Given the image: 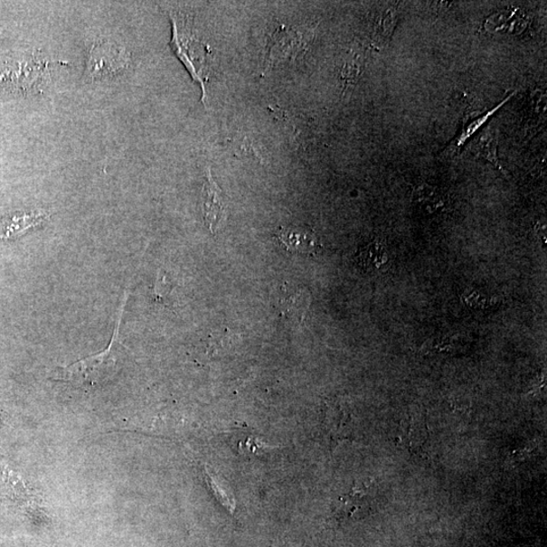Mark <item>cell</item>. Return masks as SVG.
Wrapping results in <instances>:
<instances>
[{"label":"cell","mask_w":547,"mask_h":547,"mask_svg":"<svg viewBox=\"0 0 547 547\" xmlns=\"http://www.w3.org/2000/svg\"><path fill=\"white\" fill-rule=\"evenodd\" d=\"M168 15L173 26V36L170 43L173 52L186 66L193 80L200 83L205 104L206 84L212 72V52L209 46L201 39L193 16L186 12L171 8Z\"/></svg>","instance_id":"cell-1"},{"label":"cell","mask_w":547,"mask_h":547,"mask_svg":"<svg viewBox=\"0 0 547 547\" xmlns=\"http://www.w3.org/2000/svg\"><path fill=\"white\" fill-rule=\"evenodd\" d=\"M224 193L212 178V172L206 171L203 187V215L208 230L215 233L226 215Z\"/></svg>","instance_id":"cell-7"},{"label":"cell","mask_w":547,"mask_h":547,"mask_svg":"<svg viewBox=\"0 0 547 547\" xmlns=\"http://www.w3.org/2000/svg\"><path fill=\"white\" fill-rule=\"evenodd\" d=\"M323 425L333 441L347 439L352 433L353 416L350 406L342 400H333L325 403Z\"/></svg>","instance_id":"cell-6"},{"label":"cell","mask_w":547,"mask_h":547,"mask_svg":"<svg viewBox=\"0 0 547 547\" xmlns=\"http://www.w3.org/2000/svg\"><path fill=\"white\" fill-rule=\"evenodd\" d=\"M54 65H69L27 55L0 61V90L30 95L43 92Z\"/></svg>","instance_id":"cell-3"},{"label":"cell","mask_w":547,"mask_h":547,"mask_svg":"<svg viewBox=\"0 0 547 547\" xmlns=\"http://www.w3.org/2000/svg\"><path fill=\"white\" fill-rule=\"evenodd\" d=\"M129 55L115 42L100 40L91 46L84 71V78L100 80L118 77L129 66Z\"/></svg>","instance_id":"cell-4"},{"label":"cell","mask_w":547,"mask_h":547,"mask_svg":"<svg viewBox=\"0 0 547 547\" xmlns=\"http://www.w3.org/2000/svg\"><path fill=\"white\" fill-rule=\"evenodd\" d=\"M313 37V33L308 30L285 26L278 28L269 41L265 73L278 64L297 61L301 54L307 52Z\"/></svg>","instance_id":"cell-5"},{"label":"cell","mask_w":547,"mask_h":547,"mask_svg":"<svg viewBox=\"0 0 547 547\" xmlns=\"http://www.w3.org/2000/svg\"><path fill=\"white\" fill-rule=\"evenodd\" d=\"M366 491L362 490L359 486H353V489L346 495L341 496L336 504L335 517L338 520H346L354 516L362 507H363Z\"/></svg>","instance_id":"cell-17"},{"label":"cell","mask_w":547,"mask_h":547,"mask_svg":"<svg viewBox=\"0 0 547 547\" xmlns=\"http://www.w3.org/2000/svg\"><path fill=\"white\" fill-rule=\"evenodd\" d=\"M452 350V344L448 339H431L428 340L424 344L420 352L424 355H434L439 354L443 352H450Z\"/></svg>","instance_id":"cell-19"},{"label":"cell","mask_w":547,"mask_h":547,"mask_svg":"<svg viewBox=\"0 0 547 547\" xmlns=\"http://www.w3.org/2000/svg\"><path fill=\"white\" fill-rule=\"evenodd\" d=\"M309 305V297L305 289H293L285 283L281 288L278 308L280 315L289 321L300 322L305 316Z\"/></svg>","instance_id":"cell-10"},{"label":"cell","mask_w":547,"mask_h":547,"mask_svg":"<svg viewBox=\"0 0 547 547\" xmlns=\"http://www.w3.org/2000/svg\"><path fill=\"white\" fill-rule=\"evenodd\" d=\"M363 54L358 52V50H351L347 57L344 58L341 67V77L344 89L355 86L362 71H363Z\"/></svg>","instance_id":"cell-18"},{"label":"cell","mask_w":547,"mask_h":547,"mask_svg":"<svg viewBox=\"0 0 547 547\" xmlns=\"http://www.w3.org/2000/svg\"><path fill=\"white\" fill-rule=\"evenodd\" d=\"M277 237L281 245L292 252L315 256L323 248L314 231L301 227H282Z\"/></svg>","instance_id":"cell-8"},{"label":"cell","mask_w":547,"mask_h":547,"mask_svg":"<svg viewBox=\"0 0 547 547\" xmlns=\"http://www.w3.org/2000/svg\"><path fill=\"white\" fill-rule=\"evenodd\" d=\"M242 448H246L247 451H250V453H256L257 450L259 451V449L268 448H266L265 444L259 443V441L254 439H249L247 443L242 445Z\"/></svg>","instance_id":"cell-21"},{"label":"cell","mask_w":547,"mask_h":547,"mask_svg":"<svg viewBox=\"0 0 547 547\" xmlns=\"http://www.w3.org/2000/svg\"><path fill=\"white\" fill-rule=\"evenodd\" d=\"M399 441L410 450L418 451L428 437L426 420L420 417H410L401 424Z\"/></svg>","instance_id":"cell-11"},{"label":"cell","mask_w":547,"mask_h":547,"mask_svg":"<svg viewBox=\"0 0 547 547\" xmlns=\"http://www.w3.org/2000/svg\"><path fill=\"white\" fill-rule=\"evenodd\" d=\"M48 219L44 212L18 213L0 219V240L21 237L27 231L43 224Z\"/></svg>","instance_id":"cell-9"},{"label":"cell","mask_w":547,"mask_h":547,"mask_svg":"<svg viewBox=\"0 0 547 547\" xmlns=\"http://www.w3.org/2000/svg\"><path fill=\"white\" fill-rule=\"evenodd\" d=\"M398 23V12L393 6H387L378 14L374 23L373 39L377 46L389 45L394 28Z\"/></svg>","instance_id":"cell-15"},{"label":"cell","mask_w":547,"mask_h":547,"mask_svg":"<svg viewBox=\"0 0 547 547\" xmlns=\"http://www.w3.org/2000/svg\"><path fill=\"white\" fill-rule=\"evenodd\" d=\"M128 293H125L119 316L117 317L115 332L108 348L75 363L56 370V380L83 387L103 385L118 373L123 344L120 341V325Z\"/></svg>","instance_id":"cell-2"},{"label":"cell","mask_w":547,"mask_h":547,"mask_svg":"<svg viewBox=\"0 0 547 547\" xmlns=\"http://www.w3.org/2000/svg\"><path fill=\"white\" fill-rule=\"evenodd\" d=\"M513 96H514V92L502 100V103H500L498 106H495V108H491L490 111H487L484 115L477 117L476 119L467 124L466 127L462 129L457 138L451 143L448 150L452 151V153H457V151L466 145L468 139L473 137L475 134L481 129L487 121L490 120V118L493 115H495L502 107L507 104L508 100Z\"/></svg>","instance_id":"cell-16"},{"label":"cell","mask_w":547,"mask_h":547,"mask_svg":"<svg viewBox=\"0 0 547 547\" xmlns=\"http://www.w3.org/2000/svg\"><path fill=\"white\" fill-rule=\"evenodd\" d=\"M465 301L469 307L476 308L486 307V305H487V298L481 296V294L476 291L469 293L468 296L465 297Z\"/></svg>","instance_id":"cell-20"},{"label":"cell","mask_w":547,"mask_h":547,"mask_svg":"<svg viewBox=\"0 0 547 547\" xmlns=\"http://www.w3.org/2000/svg\"><path fill=\"white\" fill-rule=\"evenodd\" d=\"M412 201L427 213L439 212L448 203L445 193L433 186L422 184L412 193Z\"/></svg>","instance_id":"cell-13"},{"label":"cell","mask_w":547,"mask_h":547,"mask_svg":"<svg viewBox=\"0 0 547 547\" xmlns=\"http://www.w3.org/2000/svg\"><path fill=\"white\" fill-rule=\"evenodd\" d=\"M473 153L491 163L495 168L505 174L498 156V137L495 130L489 126L479 136L473 145Z\"/></svg>","instance_id":"cell-14"},{"label":"cell","mask_w":547,"mask_h":547,"mask_svg":"<svg viewBox=\"0 0 547 547\" xmlns=\"http://www.w3.org/2000/svg\"><path fill=\"white\" fill-rule=\"evenodd\" d=\"M358 263L367 272L381 271L389 263V255L380 240H374L358 251Z\"/></svg>","instance_id":"cell-12"}]
</instances>
